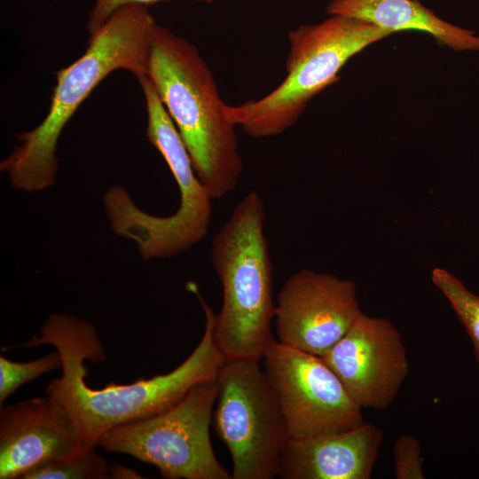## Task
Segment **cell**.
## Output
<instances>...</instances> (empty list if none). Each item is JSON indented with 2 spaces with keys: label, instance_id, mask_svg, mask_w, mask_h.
Here are the masks:
<instances>
[{
  "label": "cell",
  "instance_id": "cell-17",
  "mask_svg": "<svg viewBox=\"0 0 479 479\" xmlns=\"http://www.w3.org/2000/svg\"><path fill=\"white\" fill-rule=\"evenodd\" d=\"M59 352L53 351L29 362H15L0 357V404L23 384L33 381L45 373L61 369Z\"/></svg>",
  "mask_w": 479,
  "mask_h": 479
},
{
  "label": "cell",
  "instance_id": "cell-15",
  "mask_svg": "<svg viewBox=\"0 0 479 479\" xmlns=\"http://www.w3.org/2000/svg\"><path fill=\"white\" fill-rule=\"evenodd\" d=\"M431 278L466 328L474 346L475 358L479 364V296L444 269H434Z\"/></svg>",
  "mask_w": 479,
  "mask_h": 479
},
{
  "label": "cell",
  "instance_id": "cell-12",
  "mask_svg": "<svg viewBox=\"0 0 479 479\" xmlns=\"http://www.w3.org/2000/svg\"><path fill=\"white\" fill-rule=\"evenodd\" d=\"M86 450L81 429L57 398L47 395L1 405V479H22L37 467Z\"/></svg>",
  "mask_w": 479,
  "mask_h": 479
},
{
  "label": "cell",
  "instance_id": "cell-5",
  "mask_svg": "<svg viewBox=\"0 0 479 479\" xmlns=\"http://www.w3.org/2000/svg\"><path fill=\"white\" fill-rule=\"evenodd\" d=\"M146 112V137L168 164L180 193L177 209L167 216L149 214L137 207L120 185L111 186L103 201L112 231L132 240L147 261L177 255L207 235L212 216V198L199 179L186 146L153 83L147 75L137 77Z\"/></svg>",
  "mask_w": 479,
  "mask_h": 479
},
{
  "label": "cell",
  "instance_id": "cell-20",
  "mask_svg": "<svg viewBox=\"0 0 479 479\" xmlns=\"http://www.w3.org/2000/svg\"><path fill=\"white\" fill-rule=\"evenodd\" d=\"M110 478H141L136 471L133 469L122 467V466H115V467H110L109 471Z\"/></svg>",
  "mask_w": 479,
  "mask_h": 479
},
{
  "label": "cell",
  "instance_id": "cell-16",
  "mask_svg": "<svg viewBox=\"0 0 479 479\" xmlns=\"http://www.w3.org/2000/svg\"><path fill=\"white\" fill-rule=\"evenodd\" d=\"M95 448L71 458L51 461L34 468L22 479H105L110 478V466Z\"/></svg>",
  "mask_w": 479,
  "mask_h": 479
},
{
  "label": "cell",
  "instance_id": "cell-13",
  "mask_svg": "<svg viewBox=\"0 0 479 479\" xmlns=\"http://www.w3.org/2000/svg\"><path fill=\"white\" fill-rule=\"evenodd\" d=\"M383 442L373 424L339 433L289 439L279 460L284 479H369Z\"/></svg>",
  "mask_w": 479,
  "mask_h": 479
},
{
  "label": "cell",
  "instance_id": "cell-3",
  "mask_svg": "<svg viewBox=\"0 0 479 479\" xmlns=\"http://www.w3.org/2000/svg\"><path fill=\"white\" fill-rule=\"evenodd\" d=\"M147 76L212 200L228 194L239 183L243 162L235 125L197 48L157 25Z\"/></svg>",
  "mask_w": 479,
  "mask_h": 479
},
{
  "label": "cell",
  "instance_id": "cell-11",
  "mask_svg": "<svg viewBox=\"0 0 479 479\" xmlns=\"http://www.w3.org/2000/svg\"><path fill=\"white\" fill-rule=\"evenodd\" d=\"M320 357L361 408L386 409L409 372L406 349L396 326L363 311Z\"/></svg>",
  "mask_w": 479,
  "mask_h": 479
},
{
  "label": "cell",
  "instance_id": "cell-19",
  "mask_svg": "<svg viewBox=\"0 0 479 479\" xmlns=\"http://www.w3.org/2000/svg\"><path fill=\"white\" fill-rule=\"evenodd\" d=\"M163 0H95L86 24L89 35L100 28L120 8L128 5L147 6Z\"/></svg>",
  "mask_w": 479,
  "mask_h": 479
},
{
  "label": "cell",
  "instance_id": "cell-1",
  "mask_svg": "<svg viewBox=\"0 0 479 479\" xmlns=\"http://www.w3.org/2000/svg\"><path fill=\"white\" fill-rule=\"evenodd\" d=\"M197 298L205 315V330L200 343L177 367L166 374L137 379L130 384L109 382L98 389L84 381V360L105 359V351L90 322L66 313L51 314L40 335L21 348L51 344L61 358L62 374L52 380L46 394L59 400L69 411L83 436L87 449L98 446L100 436L111 428L144 419L168 410L195 386L217 379L226 357L214 335L215 316L201 294Z\"/></svg>",
  "mask_w": 479,
  "mask_h": 479
},
{
  "label": "cell",
  "instance_id": "cell-10",
  "mask_svg": "<svg viewBox=\"0 0 479 479\" xmlns=\"http://www.w3.org/2000/svg\"><path fill=\"white\" fill-rule=\"evenodd\" d=\"M361 311L353 281L301 270L289 277L278 295L274 316L278 342L321 357Z\"/></svg>",
  "mask_w": 479,
  "mask_h": 479
},
{
  "label": "cell",
  "instance_id": "cell-2",
  "mask_svg": "<svg viewBox=\"0 0 479 479\" xmlns=\"http://www.w3.org/2000/svg\"><path fill=\"white\" fill-rule=\"evenodd\" d=\"M157 25L145 6H123L90 35L88 47L78 59L56 73L48 114L36 127L17 135L18 145L0 163V170L15 189L35 192L54 185L57 145L64 127L113 71L147 75Z\"/></svg>",
  "mask_w": 479,
  "mask_h": 479
},
{
  "label": "cell",
  "instance_id": "cell-18",
  "mask_svg": "<svg viewBox=\"0 0 479 479\" xmlns=\"http://www.w3.org/2000/svg\"><path fill=\"white\" fill-rule=\"evenodd\" d=\"M420 454L418 438L411 434L401 435L393 447L396 478L423 479L425 475Z\"/></svg>",
  "mask_w": 479,
  "mask_h": 479
},
{
  "label": "cell",
  "instance_id": "cell-4",
  "mask_svg": "<svg viewBox=\"0 0 479 479\" xmlns=\"http://www.w3.org/2000/svg\"><path fill=\"white\" fill-rule=\"evenodd\" d=\"M264 218L263 199L251 191L212 240V264L223 290L214 335L227 358L260 360L276 342L271 327L276 304Z\"/></svg>",
  "mask_w": 479,
  "mask_h": 479
},
{
  "label": "cell",
  "instance_id": "cell-9",
  "mask_svg": "<svg viewBox=\"0 0 479 479\" xmlns=\"http://www.w3.org/2000/svg\"><path fill=\"white\" fill-rule=\"evenodd\" d=\"M263 358L290 439L343 432L365 422L362 408L320 357L276 341Z\"/></svg>",
  "mask_w": 479,
  "mask_h": 479
},
{
  "label": "cell",
  "instance_id": "cell-6",
  "mask_svg": "<svg viewBox=\"0 0 479 479\" xmlns=\"http://www.w3.org/2000/svg\"><path fill=\"white\" fill-rule=\"evenodd\" d=\"M391 34L371 22L341 15L292 30L284 81L258 100L226 105L228 118L255 137L284 132L314 96L340 79V70L351 57Z\"/></svg>",
  "mask_w": 479,
  "mask_h": 479
},
{
  "label": "cell",
  "instance_id": "cell-14",
  "mask_svg": "<svg viewBox=\"0 0 479 479\" xmlns=\"http://www.w3.org/2000/svg\"><path fill=\"white\" fill-rule=\"evenodd\" d=\"M326 12L365 20L391 33L409 29L428 33L457 51L479 50V36L473 31L443 20L419 0H332Z\"/></svg>",
  "mask_w": 479,
  "mask_h": 479
},
{
  "label": "cell",
  "instance_id": "cell-8",
  "mask_svg": "<svg viewBox=\"0 0 479 479\" xmlns=\"http://www.w3.org/2000/svg\"><path fill=\"white\" fill-rule=\"evenodd\" d=\"M216 381L215 427L232 458V479L278 476L281 453L290 437L259 360L226 358Z\"/></svg>",
  "mask_w": 479,
  "mask_h": 479
},
{
  "label": "cell",
  "instance_id": "cell-7",
  "mask_svg": "<svg viewBox=\"0 0 479 479\" xmlns=\"http://www.w3.org/2000/svg\"><path fill=\"white\" fill-rule=\"evenodd\" d=\"M216 397V380L202 382L164 412L111 428L98 446L152 464L167 479H231L210 440Z\"/></svg>",
  "mask_w": 479,
  "mask_h": 479
}]
</instances>
